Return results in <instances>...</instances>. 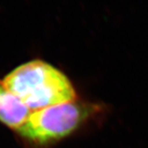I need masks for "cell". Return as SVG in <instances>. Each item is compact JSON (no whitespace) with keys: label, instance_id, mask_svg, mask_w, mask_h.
<instances>
[{"label":"cell","instance_id":"cell-3","mask_svg":"<svg viewBox=\"0 0 148 148\" xmlns=\"http://www.w3.org/2000/svg\"><path fill=\"white\" fill-rule=\"evenodd\" d=\"M30 114L26 105L0 83V122L17 131Z\"/></svg>","mask_w":148,"mask_h":148},{"label":"cell","instance_id":"cell-2","mask_svg":"<svg viewBox=\"0 0 148 148\" xmlns=\"http://www.w3.org/2000/svg\"><path fill=\"white\" fill-rule=\"evenodd\" d=\"M97 110L93 103L76 100L56 104L32 112L17 132L31 143L49 145L76 131Z\"/></svg>","mask_w":148,"mask_h":148},{"label":"cell","instance_id":"cell-1","mask_svg":"<svg viewBox=\"0 0 148 148\" xmlns=\"http://www.w3.org/2000/svg\"><path fill=\"white\" fill-rule=\"evenodd\" d=\"M29 110L75 101L76 91L62 71L42 60L19 65L0 81Z\"/></svg>","mask_w":148,"mask_h":148}]
</instances>
